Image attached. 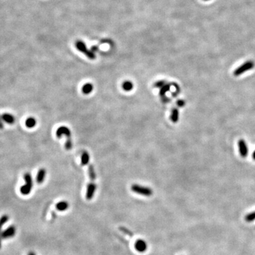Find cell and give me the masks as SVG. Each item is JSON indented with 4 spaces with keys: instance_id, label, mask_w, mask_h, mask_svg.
I'll list each match as a JSON object with an SVG mask.
<instances>
[{
    "instance_id": "obj_28",
    "label": "cell",
    "mask_w": 255,
    "mask_h": 255,
    "mask_svg": "<svg viewBox=\"0 0 255 255\" xmlns=\"http://www.w3.org/2000/svg\"><path fill=\"white\" fill-rule=\"evenodd\" d=\"M205 1H208V0H205Z\"/></svg>"
},
{
    "instance_id": "obj_27",
    "label": "cell",
    "mask_w": 255,
    "mask_h": 255,
    "mask_svg": "<svg viewBox=\"0 0 255 255\" xmlns=\"http://www.w3.org/2000/svg\"><path fill=\"white\" fill-rule=\"evenodd\" d=\"M2 239L0 238V249H1L2 248Z\"/></svg>"
},
{
    "instance_id": "obj_17",
    "label": "cell",
    "mask_w": 255,
    "mask_h": 255,
    "mask_svg": "<svg viewBox=\"0 0 255 255\" xmlns=\"http://www.w3.org/2000/svg\"><path fill=\"white\" fill-rule=\"evenodd\" d=\"M36 120L35 118L33 117L28 118H27V120H26V125L29 128H33L34 126L36 125Z\"/></svg>"
},
{
    "instance_id": "obj_8",
    "label": "cell",
    "mask_w": 255,
    "mask_h": 255,
    "mask_svg": "<svg viewBox=\"0 0 255 255\" xmlns=\"http://www.w3.org/2000/svg\"><path fill=\"white\" fill-rule=\"evenodd\" d=\"M239 151H240V155L243 157H246L248 154V148L246 142L243 139H241L238 141Z\"/></svg>"
},
{
    "instance_id": "obj_19",
    "label": "cell",
    "mask_w": 255,
    "mask_h": 255,
    "mask_svg": "<svg viewBox=\"0 0 255 255\" xmlns=\"http://www.w3.org/2000/svg\"><path fill=\"white\" fill-rule=\"evenodd\" d=\"M170 86L171 85L170 84H166V85H164L160 89V91H159V95L161 96H165V94H166L168 91H169V89H170Z\"/></svg>"
},
{
    "instance_id": "obj_18",
    "label": "cell",
    "mask_w": 255,
    "mask_h": 255,
    "mask_svg": "<svg viewBox=\"0 0 255 255\" xmlns=\"http://www.w3.org/2000/svg\"><path fill=\"white\" fill-rule=\"evenodd\" d=\"M81 164L86 165L89 162V154L87 152H84L82 155H81Z\"/></svg>"
},
{
    "instance_id": "obj_25",
    "label": "cell",
    "mask_w": 255,
    "mask_h": 255,
    "mask_svg": "<svg viewBox=\"0 0 255 255\" xmlns=\"http://www.w3.org/2000/svg\"><path fill=\"white\" fill-rule=\"evenodd\" d=\"M28 255H36V254L35 252H28Z\"/></svg>"
},
{
    "instance_id": "obj_22",
    "label": "cell",
    "mask_w": 255,
    "mask_h": 255,
    "mask_svg": "<svg viewBox=\"0 0 255 255\" xmlns=\"http://www.w3.org/2000/svg\"><path fill=\"white\" fill-rule=\"evenodd\" d=\"M166 84H167V82H166V81H165V80H160V81H157V82L154 83V87H156V88H162V86L166 85Z\"/></svg>"
},
{
    "instance_id": "obj_6",
    "label": "cell",
    "mask_w": 255,
    "mask_h": 255,
    "mask_svg": "<svg viewBox=\"0 0 255 255\" xmlns=\"http://www.w3.org/2000/svg\"><path fill=\"white\" fill-rule=\"evenodd\" d=\"M16 232H17V229H16L15 226L11 225L5 230L1 231V233H0V238L4 240V239H9L10 238H12V237L15 235Z\"/></svg>"
},
{
    "instance_id": "obj_4",
    "label": "cell",
    "mask_w": 255,
    "mask_h": 255,
    "mask_svg": "<svg viewBox=\"0 0 255 255\" xmlns=\"http://www.w3.org/2000/svg\"><path fill=\"white\" fill-rule=\"evenodd\" d=\"M24 179L26 181V184L21 187L20 191L23 195H28L31 193V191L33 187V180L31 174H29V173L25 174Z\"/></svg>"
},
{
    "instance_id": "obj_21",
    "label": "cell",
    "mask_w": 255,
    "mask_h": 255,
    "mask_svg": "<svg viewBox=\"0 0 255 255\" xmlns=\"http://www.w3.org/2000/svg\"><path fill=\"white\" fill-rule=\"evenodd\" d=\"M245 220L248 222H252L255 220V211L248 214L245 216Z\"/></svg>"
},
{
    "instance_id": "obj_3",
    "label": "cell",
    "mask_w": 255,
    "mask_h": 255,
    "mask_svg": "<svg viewBox=\"0 0 255 255\" xmlns=\"http://www.w3.org/2000/svg\"><path fill=\"white\" fill-rule=\"evenodd\" d=\"M255 66V63L252 60H248V61L243 63L240 67H238L237 69L234 71V75L240 76L244 74V72H248L249 70H251Z\"/></svg>"
},
{
    "instance_id": "obj_11",
    "label": "cell",
    "mask_w": 255,
    "mask_h": 255,
    "mask_svg": "<svg viewBox=\"0 0 255 255\" xmlns=\"http://www.w3.org/2000/svg\"><path fill=\"white\" fill-rule=\"evenodd\" d=\"M46 169H39L37 174V177H36V181H37L38 184H42L45 178H46Z\"/></svg>"
},
{
    "instance_id": "obj_26",
    "label": "cell",
    "mask_w": 255,
    "mask_h": 255,
    "mask_svg": "<svg viewBox=\"0 0 255 255\" xmlns=\"http://www.w3.org/2000/svg\"><path fill=\"white\" fill-rule=\"evenodd\" d=\"M252 158H253L255 160V150L254 151L253 154H252Z\"/></svg>"
},
{
    "instance_id": "obj_7",
    "label": "cell",
    "mask_w": 255,
    "mask_h": 255,
    "mask_svg": "<svg viewBox=\"0 0 255 255\" xmlns=\"http://www.w3.org/2000/svg\"><path fill=\"white\" fill-rule=\"evenodd\" d=\"M134 247H135L136 251L140 252V253H143V252L147 251L148 245L146 242L143 240V239H139V240L135 241Z\"/></svg>"
},
{
    "instance_id": "obj_15",
    "label": "cell",
    "mask_w": 255,
    "mask_h": 255,
    "mask_svg": "<svg viewBox=\"0 0 255 255\" xmlns=\"http://www.w3.org/2000/svg\"><path fill=\"white\" fill-rule=\"evenodd\" d=\"M122 88L125 91H130L133 89V84L130 81H125L122 84Z\"/></svg>"
},
{
    "instance_id": "obj_20",
    "label": "cell",
    "mask_w": 255,
    "mask_h": 255,
    "mask_svg": "<svg viewBox=\"0 0 255 255\" xmlns=\"http://www.w3.org/2000/svg\"><path fill=\"white\" fill-rule=\"evenodd\" d=\"M8 220H9V216H8L7 215H2L1 218H0V233H1V230L2 229L3 225L5 224V223H7Z\"/></svg>"
},
{
    "instance_id": "obj_9",
    "label": "cell",
    "mask_w": 255,
    "mask_h": 255,
    "mask_svg": "<svg viewBox=\"0 0 255 255\" xmlns=\"http://www.w3.org/2000/svg\"><path fill=\"white\" fill-rule=\"evenodd\" d=\"M97 186L94 184L93 181L92 182H90L89 184V185L87 186V189H86V198L87 200H91L93 199V197L94 196V194L96 192Z\"/></svg>"
},
{
    "instance_id": "obj_23",
    "label": "cell",
    "mask_w": 255,
    "mask_h": 255,
    "mask_svg": "<svg viewBox=\"0 0 255 255\" xmlns=\"http://www.w3.org/2000/svg\"><path fill=\"white\" fill-rule=\"evenodd\" d=\"M177 105L179 107H183L185 105V101L182 99L178 100L177 102Z\"/></svg>"
},
{
    "instance_id": "obj_16",
    "label": "cell",
    "mask_w": 255,
    "mask_h": 255,
    "mask_svg": "<svg viewBox=\"0 0 255 255\" xmlns=\"http://www.w3.org/2000/svg\"><path fill=\"white\" fill-rule=\"evenodd\" d=\"M88 172H89V179L91 180V181H93L94 179H95L96 176V173H95V170H94V166L92 164H89V169H88Z\"/></svg>"
},
{
    "instance_id": "obj_24",
    "label": "cell",
    "mask_w": 255,
    "mask_h": 255,
    "mask_svg": "<svg viewBox=\"0 0 255 255\" xmlns=\"http://www.w3.org/2000/svg\"><path fill=\"white\" fill-rule=\"evenodd\" d=\"M2 118L0 117V128H3V123H2Z\"/></svg>"
},
{
    "instance_id": "obj_2",
    "label": "cell",
    "mask_w": 255,
    "mask_h": 255,
    "mask_svg": "<svg viewBox=\"0 0 255 255\" xmlns=\"http://www.w3.org/2000/svg\"><path fill=\"white\" fill-rule=\"evenodd\" d=\"M131 190L133 191L135 194H139V195L143 196H151L153 194V191H152V189H150L148 186H141L139 184H133L131 186Z\"/></svg>"
},
{
    "instance_id": "obj_14",
    "label": "cell",
    "mask_w": 255,
    "mask_h": 255,
    "mask_svg": "<svg viewBox=\"0 0 255 255\" xmlns=\"http://www.w3.org/2000/svg\"><path fill=\"white\" fill-rule=\"evenodd\" d=\"M179 110L176 109V108H174L172 111V114H171L170 119L173 123H177L179 120Z\"/></svg>"
},
{
    "instance_id": "obj_13",
    "label": "cell",
    "mask_w": 255,
    "mask_h": 255,
    "mask_svg": "<svg viewBox=\"0 0 255 255\" xmlns=\"http://www.w3.org/2000/svg\"><path fill=\"white\" fill-rule=\"evenodd\" d=\"M2 118L3 119L5 122H7V123H9V124H12L15 122V118L13 115L9 114H4L2 115Z\"/></svg>"
},
{
    "instance_id": "obj_10",
    "label": "cell",
    "mask_w": 255,
    "mask_h": 255,
    "mask_svg": "<svg viewBox=\"0 0 255 255\" xmlns=\"http://www.w3.org/2000/svg\"><path fill=\"white\" fill-rule=\"evenodd\" d=\"M56 208L59 211H65L69 208L70 204L66 201H61L56 204Z\"/></svg>"
},
{
    "instance_id": "obj_12",
    "label": "cell",
    "mask_w": 255,
    "mask_h": 255,
    "mask_svg": "<svg viewBox=\"0 0 255 255\" xmlns=\"http://www.w3.org/2000/svg\"><path fill=\"white\" fill-rule=\"evenodd\" d=\"M94 86L91 83H86L83 85L81 88V91L84 94H89L93 91Z\"/></svg>"
},
{
    "instance_id": "obj_5",
    "label": "cell",
    "mask_w": 255,
    "mask_h": 255,
    "mask_svg": "<svg viewBox=\"0 0 255 255\" xmlns=\"http://www.w3.org/2000/svg\"><path fill=\"white\" fill-rule=\"evenodd\" d=\"M76 48H77L79 51L82 52L85 55H86L88 58L91 60H94L96 58L95 54L91 51H89L86 48L85 43L81 41H77L76 42Z\"/></svg>"
},
{
    "instance_id": "obj_1",
    "label": "cell",
    "mask_w": 255,
    "mask_h": 255,
    "mask_svg": "<svg viewBox=\"0 0 255 255\" xmlns=\"http://www.w3.org/2000/svg\"><path fill=\"white\" fill-rule=\"evenodd\" d=\"M63 135H66L67 141L65 143V148L67 150L72 149V139H71V132L70 128H68L66 126H61L56 131V136L57 138H60Z\"/></svg>"
}]
</instances>
